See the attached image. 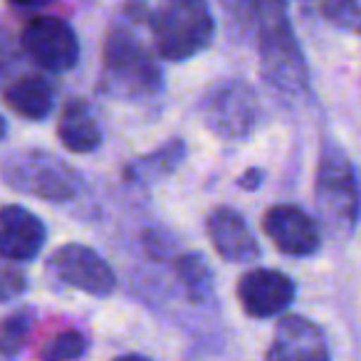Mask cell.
<instances>
[{
    "mask_svg": "<svg viewBox=\"0 0 361 361\" xmlns=\"http://www.w3.org/2000/svg\"><path fill=\"white\" fill-rule=\"evenodd\" d=\"M247 13L245 20L250 23L255 45L260 52L262 77L287 97H302L310 90V75L302 50L295 40L287 6L280 3H252L240 6Z\"/></svg>",
    "mask_w": 361,
    "mask_h": 361,
    "instance_id": "obj_1",
    "label": "cell"
},
{
    "mask_svg": "<svg viewBox=\"0 0 361 361\" xmlns=\"http://www.w3.org/2000/svg\"><path fill=\"white\" fill-rule=\"evenodd\" d=\"M134 23L149 25L154 50L164 60L180 62L198 55L213 42L216 20L203 0H169L161 6H129Z\"/></svg>",
    "mask_w": 361,
    "mask_h": 361,
    "instance_id": "obj_2",
    "label": "cell"
},
{
    "mask_svg": "<svg viewBox=\"0 0 361 361\" xmlns=\"http://www.w3.org/2000/svg\"><path fill=\"white\" fill-rule=\"evenodd\" d=\"M99 87L119 99H146L164 90L161 67L124 23H116L106 30Z\"/></svg>",
    "mask_w": 361,
    "mask_h": 361,
    "instance_id": "obj_3",
    "label": "cell"
},
{
    "mask_svg": "<svg viewBox=\"0 0 361 361\" xmlns=\"http://www.w3.org/2000/svg\"><path fill=\"white\" fill-rule=\"evenodd\" d=\"M0 178L8 188L42 201H70L80 191V176L67 161L45 149H18L0 161Z\"/></svg>",
    "mask_w": 361,
    "mask_h": 361,
    "instance_id": "obj_4",
    "label": "cell"
},
{
    "mask_svg": "<svg viewBox=\"0 0 361 361\" xmlns=\"http://www.w3.org/2000/svg\"><path fill=\"white\" fill-rule=\"evenodd\" d=\"M314 198L324 223L334 233L349 235L361 216V188L346 154L336 146H324L314 178Z\"/></svg>",
    "mask_w": 361,
    "mask_h": 361,
    "instance_id": "obj_5",
    "label": "cell"
},
{
    "mask_svg": "<svg viewBox=\"0 0 361 361\" xmlns=\"http://www.w3.org/2000/svg\"><path fill=\"white\" fill-rule=\"evenodd\" d=\"M201 119L213 134L226 139H245L260 121L257 94L247 82L226 77L218 80L201 97Z\"/></svg>",
    "mask_w": 361,
    "mask_h": 361,
    "instance_id": "obj_6",
    "label": "cell"
},
{
    "mask_svg": "<svg viewBox=\"0 0 361 361\" xmlns=\"http://www.w3.org/2000/svg\"><path fill=\"white\" fill-rule=\"evenodd\" d=\"M20 50L47 72H67L80 60V40L67 20L55 16L27 18Z\"/></svg>",
    "mask_w": 361,
    "mask_h": 361,
    "instance_id": "obj_7",
    "label": "cell"
},
{
    "mask_svg": "<svg viewBox=\"0 0 361 361\" xmlns=\"http://www.w3.org/2000/svg\"><path fill=\"white\" fill-rule=\"evenodd\" d=\"M50 270L65 285L97 297L111 295L116 287V275L109 267V262L97 250L80 245V243H70V245H62L60 250L52 252Z\"/></svg>",
    "mask_w": 361,
    "mask_h": 361,
    "instance_id": "obj_8",
    "label": "cell"
},
{
    "mask_svg": "<svg viewBox=\"0 0 361 361\" xmlns=\"http://www.w3.org/2000/svg\"><path fill=\"white\" fill-rule=\"evenodd\" d=\"M297 287L285 272L257 267L240 277L238 282V300L247 317L267 319L285 312L295 302Z\"/></svg>",
    "mask_w": 361,
    "mask_h": 361,
    "instance_id": "obj_9",
    "label": "cell"
},
{
    "mask_svg": "<svg viewBox=\"0 0 361 361\" xmlns=\"http://www.w3.org/2000/svg\"><path fill=\"white\" fill-rule=\"evenodd\" d=\"M262 231L277 250L290 257L314 255L322 245L317 223L297 206H272L262 218Z\"/></svg>",
    "mask_w": 361,
    "mask_h": 361,
    "instance_id": "obj_10",
    "label": "cell"
},
{
    "mask_svg": "<svg viewBox=\"0 0 361 361\" xmlns=\"http://www.w3.org/2000/svg\"><path fill=\"white\" fill-rule=\"evenodd\" d=\"M265 361H331L322 329L307 317H282Z\"/></svg>",
    "mask_w": 361,
    "mask_h": 361,
    "instance_id": "obj_11",
    "label": "cell"
},
{
    "mask_svg": "<svg viewBox=\"0 0 361 361\" xmlns=\"http://www.w3.org/2000/svg\"><path fill=\"white\" fill-rule=\"evenodd\" d=\"M45 223L23 206L0 208V260H35L45 245Z\"/></svg>",
    "mask_w": 361,
    "mask_h": 361,
    "instance_id": "obj_12",
    "label": "cell"
},
{
    "mask_svg": "<svg viewBox=\"0 0 361 361\" xmlns=\"http://www.w3.org/2000/svg\"><path fill=\"white\" fill-rule=\"evenodd\" d=\"M206 231L216 252L228 262H252L260 257V245L245 218L233 208H216L208 216Z\"/></svg>",
    "mask_w": 361,
    "mask_h": 361,
    "instance_id": "obj_13",
    "label": "cell"
},
{
    "mask_svg": "<svg viewBox=\"0 0 361 361\" xmlns=\"http://www.w3.org/2000/svg\"><path fill=\"white\" fill-rule=\"evenodd\" d=\"M3 102L16 114L32 121H40L55 106V87L42 75H23L3 87Z\"/></svg>",
    "mask_w": 361,
    "mask_h": 361,
    "instance_id": "obj_14",
    "label": "cell"
},
{
    "mask_svg": "<svg viewBox=\"0 0 361 361\" xmlns=\"http://www.w3.org/2000/svg\"><path fill=\"white\" fill-rule=\"evenodd\" d=\"M57 134L72 154H92L102 146V129L85 99H70L57 121Z\"/></svg>",
    "mask_w": 361,
    "mask_h": 361,
    "instance_id": "obj_15",
    "label": "cell"
},
{
    "mask_svg": "<svg viewBox=\"0 0 361 361\" xmlns=\"http://www.w3.org/2000/svg\"><path fill=\"white\" fill-rule=\"evenodd\" d=\"M183 156H186V144H183V139H171L166 146H161V149L151 151V154H146V156H139L134 164L126 166L124 178L129 180V183H141V186L156 183V180L173 173L180 161H183Z\"/></svg>",
    "mask_w": 361,
    "mask_h": 361,
    "instance_id": "obj_16",
    "label": "cell"
},
{
    "mask_svg": "<svg viewBox=\"0 0 361 361\" xmlns=\"http://www.w3.org/2000/svg\"><path fill=\"white\" fill-rule=\"evenodd\" d=\"M176 272L178 280L186 290L188 300L193 305H206L213 297V272L208 267V262L203 260V255L198 252H186V255L176 257Z\"/></svg>",
    "mask_w": 361,
    "mask_h": 361,
    "instance_id": "obj_17",
    "label": "cell"
},
{
    "mask_svg": "<svg viewBox=\"0 0 361 361\" xmlns=\"http://www.w3.org/2000/svg\"><path fill=\"white\" fill-rule=\"evenodd\" d=\"M90 351V336L77 329H65L45 341L37 359L40 361H80Z\"/></svg>",
    "mask_w": 361,
    "mask_h": 361,
    "instance_id": "obj_18",
    "label": "cell"
},
{
    "mask_svg": "<svg viewBox=\"0 0 361 361\" xmlns=\"http://www.w3.org/2000/svg\"><path fill=\"white\" fill-rule=\"evenodd\" d=\"M32 310L13 312L11 317L0 322V354L3 356H16L18 351L25 346L27 336L32 331Z\"/></svg>",
    "mask_w": 361,
    "mask_h": 361,
    "instance_id": "obj_19",
    "label": "cell"
},
{
    "mask_svg": "<svg viewBox=\"0 0 361 361\" xmlns=\"http://www.w3.org/2000/svg\"><path fill=\"white\" fill-rule=\"evenodd\" d=\"M322 16L334 27L361 35V6L351 0H329L322 6Z\"/></svg>",
    "mask_w": 361,
    "mask_h": 361,
    "instance_id": "obj_20",
    "label": "cell"
},
{
    "mask_svg": "<svg viewBox=\"0 0 361 361\" xmlns=\"http://www.w3.org/2000/svg\"><path fill=\"white\" fill-rule=\"evenodd\" d=\"M27 275L18 265L8 260H0V302H11L27 292Z\"/></svg>",
    "mask_w": 361,
    "mask_h": 361,
    "instance_id": "obj_21",
    "label": "cell"
},
{
    "mask_svg": "<svg viewBox=\"0 0 361 361\" xmlns=\"http://www.w3.org/2000/svg\"><path fill=\"white\" fill-rule=\"evenodd\" d=\"M20 60V50H18L16 40L11 37L8 27L0 23V82H8L13 77Z\"/></svg>",
    "mask_w": 361,
    "mask_h": 361,
    "instance_id": "obj_22",
    "label": "cell"
},
{
    "mask_svg": "<svg viewBox=\"0 0 361 361\" xmlns=\"http://www.w3.org/2000/svg\"><path fill=\"white\" fill-rule=\"evenodd\" d=\"M262 178H265V171L260 169H247L245 173L238 178V186L243 188V191H257V188L262 186Z\"/></svg>",
    "mask_w": 361,
    "mask_h": 361,
    "instance_id": "obj_23",
    "label": "cell"
},
{
    "mask_svg": "<svg viewBox=\"0 0 361 361\" xmlns=\"http://www.w3.org/2000/svg\"><path fill=\"white\" fill-rule=\"evenodd\" d=\"M114 361H151V359H146L141 354H124V356H116Z\"/></svg>",
    "mask_w": 361,
    "mask_h": 361,
    "instance_id": "obj_24",
    "label": "cell"
},
{
    "mask_svg": "<svg viewBox=\"0 0 361 361\" xmlns=\"http://www.w3.org/2000/svg\"><path fill=\"white\" fill-rule=\"evenodd\" d=\"M6 134H8V124H6V119L0 116V141L6 139Z\"/></svg>",
    "mask_w": 361,
    "mask_h": 361,
    "instance_id": "obj_25",
    "label": "cell"
}]
</instances>
